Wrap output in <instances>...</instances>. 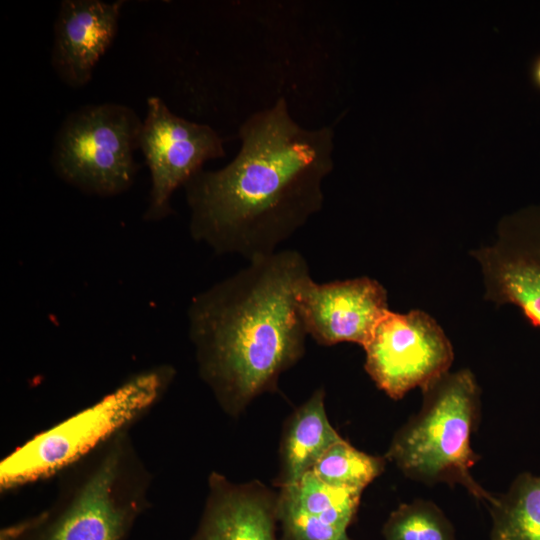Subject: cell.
Here are the masks:
<instances>
[{"instance_id":"4fadbf2b","label":"cell","mask_w":540,"mask_h":540,"mask_svg":"<svg viewBox=\"0 0 540 540\" xmlns=\"http://www.w3.org/2000/svg\"><path fill=\"white\" fill-rule=\"evenodd\" d=\"M323 389L316 390L291 416L281 443V473L284 486L296 483L322 455L343 439L330 424Z\"/></svg>"},{"instance_id":"8fae6325","label":"cell","mask_w":540,"mask_h":540,"mask_svg":"<svg viewBox=\"0 0 540 540\" xmlns=\"http://www.w3.org/2000/svg\"><path fill=\"white\" fill-rule=\"evenodd\" d=\"M124 1L63 0L54 22L51 65L59 79L81 88L113 43Z\"/></svg>"},{"instance_id":"52a82bcc","label":"cell","mask_w":540,"mask_h":540,"mask_svg":"<svg viewBox=\"0 0 540 540\" xmlns=\"http://www.w3.org/2000/svg\"><path fill=\"white\" fill-rule=\"evenodd\" d=\"M363 349L366 372L394 400L430 386L449 372L454 359L443 329L421 310L386 311Z\"/></svg>"},{"instance_id":"6da1fadb","label":"cell","mask_w":540,"mask_h":540,"mask_svg":"<svg viewBox=\"0 0 540 540\" xmlns=\"http://www.w3.org/2000/svg\"><path fill=\"white\" fill-rule=\"evenodd\" d=\"M240 149L218 170L183 186L192 238L247 262L278 251L323 207L334 167L332 126L306 128L279 98L240 125Z\"/></svg>"},{"instance_id":"9c48e42d","label":"cell","mask_w":540,"mask_h":540,"mask_svg":"<svg viewBox=\"0 0 540 540\" xmlns=\"http://www.w3.org/2000/svg\"><path fill=\"white\" fill-rule=\"evenodd\" d=\"M488 300L518 308L540 328V205L506 216L493 244L474 253Z\"/></svg>"},{"instance_id":"ac0fdd59","label":"cell","mask_w":540,"mask_h":540,"mask_svg":"<svg viewBox=\"0 0 540 540\" xmlns=\"http://www.w3.org/2000/svg\"><path fill=\"white\" fill-rule=\"evenodd\" d=\"M276 518L281 525V540H350L346 529L304 512L281 495L277 498Z\"/></svg>"},{"instance_id":"8992f818","label":"cell","mask_w":540,"mask_h":540,"mask_svg":"<svg viewBox=\"0 0 540 540\" xmlns=\"http://www.w3.org/2000/svg\"><path fill=\"white\" fill-rule=\"evenodd\" d=\"M142 124L133 108L120 103L89 104L72 111L54 138L55 173L86 194H122L139 170L135 151Z\"/></svg>"},{"instance_id":"7a4b0ae2","label":"cell","mask_w":540,"mask_h":540,"mask_svg":"<svg viewBox=\"0 0 540 540\" xmlns=\"http://www.w3.org/2000/svg\"><path fill=\"white\" fill-rule=\"evenodd\" d=\"M312 277L297 250L251 260L196 294L187 310L198 370L222 408L240 413L273 391L305 352L299 292Z\"/></svg>"},{"instance_id":"3957f363","label":"cell","mask_w":540,"mask_h":540,"mask_svg":"<svg viewBox=\"0 0 540 540\" xmlns=\"http://www.w3.org/2000/svg\"><path fill=\"white\" fill-rule=\"evenodd\" d=\"M57 500L1 530L0 540H127L147 508L148 473L127 433L72 467Z\"/></svg>"},{"instance_id":"277c9868","label":"cell","mask_w":540,"mask_h":540,"mask_svg":"<svg viewBox=\"0 0 540 540\" xmlns=\"http://www.w3.org/2000/svg\"><path fill=\"white\" fill-rule=\"evenodd\" d=\"M419 412L394 435L385 458L410 479L459 484L488 504L494 495L483 489L471 470L479 456L471 437L480 418V390L473 373H446L423 389Z\"/></svg>"},{"instance_id":"2e32d148","label":"cell","mask_w":540,"mask_h":540,"mask_svg":"<svg viewBox=\"0 0 540 540\" xmlns=\"http://www.w3.org/2000/svg\"><path fill=\"white\" fill-rule=\"evenodd\" d=\"M386 460L359 451L341 439L322 455L311 471L330 485L363 490L384 471Z\"/></svg>"},{"instance_id":"7c38bea8","label":"cell","mask_w":540,"mask_h":540,"mask_svg":"<svg viewBox=\"0 0 540 540\" xmlns=\"http://www.w3.org/2000/svg\"><path fill=\"white\" fill-rule=\"evenodd\" d=\"M277 498L257 483L234 484L213 473L205 508L191 540H277Z\"/></svg>"},{"instance_id":"ba28073f","label":"cell","mask_w":540,"mask_h":540,"mask_svg":"<svg viewBox=\"0 0 540 540\" xmlns=\"http://www.w3.org/2000/svg\"><path fill=\"white\" fill-rule=\"evenodd\" d=\"M151 175L145 221H160L173 213L171 197L212 159L225 156L224 140L211 126L173 113L158 96L147 99L139 139Z\"/></svg>"},{"instance_id":"30bf717a","label":"cell","mask_w":540,"mask_h":540,"mask_svg":"<svg viewBox=\"0 0 540 540\" xmlns=\"http://www.w3.org/2000/svg\"><path fill=\"white\" fill-rule=\"evenodd\" d=\"M299 305L308 335L324 346L351 342L364 347L389 310L385 288L367 276L326 283L310 277L300 289Z\"/></svg>"},{"instance_id":"9a60e30c","label":"cell","mask_w":540,"mask_h":540,"mask_svg":"<svg viewBox=\"0 0 540 540\" xmlns=\"http://www.w3.org/2000/svg\"><path fill=\"white\" fill-rule=\"evenodd\" d=\"M362 491L330 485L310 470L296 483L282 487L280 495L304 512L347 530L357 512Z\"/></svg>"},{"instance_id":"5b68a950","label":"cell","mask_w":540,"mask_h":540,"mask_svg":"<svg viewBox=\"0 0 540 540\" xmlns=\"http://www.w3.org/2000/svg\"><path fill=\"white\" fill-rule=\"evenodd\" d=\"M174 375L170 366L142 371L92 405L36 434L1 461L0 488L7 491L47 479L126 433L162 398Z\"/></svg>"},{"instance_id":"d6986e66","label":"cell","mask_w":540,"mask_h":540,"mask_svg":"<svg viewBox=\"0 0 540 540\" xmlns=\"http://www.w3.org/2000/svg\"><path fill=\"white\" fill-rule=\"evenodd\" d=\"M529 78L535 89L540 91V53L534 57L530 64Z\"/></svg>"},{"instance_id":"5bb4252c","label":"cell","mask_w":540,"mask_h":540,"mask_svg":"<svg viewBox=\"0 0 540 540\" xmlns=\"http://www.w3.org/2000/svg\"><path fill=\"white\" fill-rule=\"evenodd\" d=\"M489 506V540H540V475L519 474Z\"/></svg>"},{"instance_id":"e0dca14e","label":"cell","mask_w":540,"mask_h":540,"mask_svg":"<svg viewBox=\"0 0 540 540\" xmlns=\"http://www.w3.org/2000/svg\"><path fill=\"white\" fill-rule=\"evenodd\" d=\"M384 540H456L455 529L433 502L415 500L392 511L383 525Z\"/></svg>"}]
</instances>
